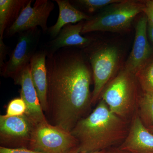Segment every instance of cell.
<instances>
[{"label": "cell", "instance_id": "cell-1", "mask_svg": "<svg viewBox=\"0 0 153 153\" xmlns=\"http://www.w3.org/2000/svg\"><path fill=\"white\" fill-rule=\"evenodd\" d=\"M62 48L46 59L47 111L54 125L71 132L91 104L92 71L82 52Z\"/></svg>", "mask_w": 153, "mask_h": 153}, {"label": "cell", "instance_id": "cell-2", "mask_svg": "<svg viewBox=\"0 0 153 153\" xmlns=\"http://www.w3.org/2000/svg\"><path fill=\"white\" fill-rule=\"evenodd\" d=\"M128 122L111 112L102 100L89 115L81 119L71 131L78 141L74 152L105 150L123 143L128 133Z\"/></svg>", "mask_w": 153, "mask_h": 153}, {"label": "cell", "instance_id": "cell-3", "mask_svg": "<svg viewBox=\"0 0 153 153\" xmlns=\"http://www.w3.org/2000/svg\"><path fill=\"white\" fill-rule=\"evenodd\" d=\"M134 74L124 67L105 88L100 99L113 113L128 121L138 112L140 96Z\"/></svg>", "mask_w": 153, "mask_h": 153}, {"label": "cell", "instance_id": "cell-4", "mask_svg": "<svg viewBox=\"0 0 153 153\" xmlns=\"http://www.w3.org/2000/svg\"><path fill=\"white\" fill-rule=\"evenodd\" d=\"M145 2L121 0L109 5L88 21H84L81 34L97 31L123 33L130 27L133 21L143 13Z\"/></svg>", "mask_w": 153, "mask_h": 153}, {"label": "cell", "instance_id": "cell-5", "mask_svg": "<svg viewBox=\"0 0 153 153\" xmlns=\"http://www.w3.org/2000/svg\"><path fill=\"white\" fill-rule=\"evenodd\" d=\"M93 42L84 50L91 64L94 83L91 104H95L100 99L102 91L117 68L120 57L119 51L116 47H97Z\"/></svg>", "mask_w": 153, "mask_h": 153}, {"label": "cell", "instance_id": "cell-6", "mask_svg": "<svg viewBox=\"0 0 153 153\" xmlns=\"http://www.w3.org/2000/svg\"><path fill=\"white\" fill-rule=\"evenodd\" d=\"M29 144L31 150L42 153H70L78 141L71 132L47 120L34 125Z\"/></svg>", "mask_w": 153, "mask_h": 153}, {"label": "cell", "instance_id": "cell-7", "mask_svg": "<svg viewBox=\"0 0 153 153\" xmlns=\"http://www.w3.org/2000/svg\"><path fill=\"white\" fill-rule=\"evenodd\" d=\"M41 34V30L36 27L18 34L16 46L11 52L8 61L1 69L3 76L14 79L30 65L32 58L38 51Z\"/></svg>", "mask_w": 153, "mask_h": 153}, {"label": "cell", "instance_id": "cell-8", "mask_svg": "<svg viewBox=\"0 0 153 153\" xmlns=\"http://www.w3.org/2000/svg\"><path fill=\"white\" fill-rule=\"evenodd\" d=\"M34 1L30 2L22 10L16 21L5 32L4 37L10 38L16 34L27 30L38 27L41 28L44 33H47V21L55 8V4L49 0H36L34 5L31 7Z\"/></svg>", "mask_w": 153, "mask_h": 153}, {"label": "cell", "instance_id": "cell-9", "mask_svg": "<svg viewBox=\"0 0 153 153\" xmlns=\"http://www.w3.org/2000/svg\"><path fill=\"white\" fill-rule=\"evenodd\" d=\"M148 19L144 13L137 22L133 47L124 67L135 75L149 63L152 49L147 37Z\"/></svg>", "mask_w": 153, "mask_h": 153}, {"label": "cell", "instance_id": "cell-10", "mask_svg": "<svg viewBox=\"0 0 153 153\" xmlns=\"http://www.w3.org/2000/svg\"><path fill=\"white\" fill-rule=\"evenodd\" d=\"M84 21L75 25L69 24L62 28L55 39L44 44L42 47L47 57L55 54L62 48H72L85 49L94 40L91 38L81 36Z\"/></svg>", "mask_w": 153, "mask_h": 153}, {"label": "cell", "instance_id": "cell-11", "mask_svg": "<svg viewBox=\"0 0 153 153\" xmlns=\"http://www.w3.org/2000/svg\"><path fill=\"white\" fill-rule=\"evenodd\" d=\"M15 84L21 85V98L27 106L26 115L34 125L47 121L31 76L29 65L14 79Z\"/></svg>", "mask_w": 153, "mask_h": 153}, {"label": "cell", "instance_id": "cell-12", "mask_svg": "<svg viewBox=\"0 0 153 153\" xmlns=\"http://www.w3.org/2000/svg\"><path fill=\"white\" fill-rule=\"evenodd\" d=\"M119 149L131 153H153V134L144 125L138 112L132 119L128 133Z\"/></svg>", "mask_w": 153, "mask_h": 153}, {"label": "cell", "instance_id": "cell-13", "mask_svg": "<svg viewBox=\"0 0 153 153\" xmlns=\"http://www.w3.org/2000/svg\"><path fill=\"white\" fill-rule=\"evenodd\" d=\"M34 124L25 114L7 117L0 116V134L2 140L9 142L30 141Z\"/></svg>", "mask_w": 153, "mask_h": 153}, {"label": "cell", "instance_id": "cell-14", "mask_svg": "<svg viewBox=\"0 0 153 153\" xmlns=\"http://www.w3.org/2000/svg\"><path fill=\"white\" fill-rule=\"evenodd\" d=\"M47 55L44 50L37 51L30 62V71L32 81L38 94L43 111L48 108L47 90L48 78L46 67Z\"/></svg>", "mask_w": 153, "mask_h": 153}, {"label": "cell", "instance_id": "cell-15", "mask_svg": "<svg viewBox=\"0 0 153 153\" xmlns=\"http://www.w3.org/2000/svg\"><path fill=\"white\" fill-rule=\"evenodd\" d=\"M59 8V16L56 23L48 28L47 33L52 39L58 36L63 27L69 24H74L90 20L92 16L75 8L68 0H54Z\"/></svg>", "mask_w": 153, "mask_h": 153}, {"label": "cell", "instance_id": "cell-16", "mask_svg": "<svg viewBox=\"0 0 153 153\" xmlns=\"http://www.w3.org/2000/svg\"><path fill=\"white\" fill-rule=\"evenodd\" d=\"M30 0H0V39L16 21Z\"/></svg>", "mask_w": 153, "mask_h": 153}, {"label": "cell", "instance_id": "cell-17", "mask_svg": "<svg viewBox=\"0 0 153 153\" xmlns=\"http://www.w3.org/2000/svg\"><path fill=\"white\" fill-rule=\"evenodd\" d=\"M138 113L146 127L153 126V92L143 93L140 96Z\"/></svg>", "mask_w": 153, "mask_h": 153}, {"label": "cell", "instance_id": "cell-18", "mask_svg": "<svg viewBox=\"0 0 153 153\" xmlns=\"http://www.w3.org/2000/svg\"><path fill=\"white\" fill-rule=\"evenodd\" d=\"M135 75L143 93L153 92V61L148 63Z\"/></svg>", "mask_w": 153, "mask_h": 153}, {"label": "cell", "instance_id": "cell-19", "mask_svg": "<svg viewBox=\"0 0 153 153\" xmlns=\"http://www.w3.org/2000/svg\"><path fill=\"white\" fill-rule=\"evenodd\" d=\"M121 0H75L70 1L73 5H76L81 7L89 13H93L106 7L119 2Z\"/></svg>", "mask_w": 153, "mask_h": 153}, {"label": "cell", "instance_id": "cell-20", "mask_svg": "<svg viewBox=\"0 0 153 153\" xmlns=\"http://www.w3.org/2000/svg\"><path fill=\"white\" fill-rule=\"evenodd\" d=\"M27 111V106L22 98L12 100L8 105L7 111L4 115L7 117L24 115Z\"/></svg>", "mask_w": 153, "mask_h": 153}, {"label": "cell", "instance_id": "cell-21", "mask_svg": "<svg viewBox=\"0 0 153 153\" xmlns=\"http://www.w3.org/2000/svg\"><path fill=\"white\" fill-rule=\"evenodd\" d=\"M0 153H42L23 148H10L1 146Z\"/></svg>", "mask_w": 153, "mask_h": 153}, {"label": "cell", "instance_id": "cell-22", "mask_svg": "<svg viewBox=\"0 0 153 153\" xmlns=\"http://www.w3.org/2000/svg\"><path fill=\"white\" fill-rule=\"evenodd\" d=\"M9 47L4 42V40L0 39V68L1 69L4 66V60L7 55L9 54Z\"/></svg>", "mask_w": 153, "mask_h": 153}, {"label": "cell", "instance_id": "cell-23", "mask_svg": "<svg viewBox=\"0 0 153 153\" xmlns=\"http://www.w3.org/2000/svg\"><path fill=\"white\" fill-rule=\"evenodd\" d=\"M143 13L146 16L148 21L153 25V0H148L145 1Z\"/></svg>", "mask_w": 153, "mask_h": 153}, {"label": "cell", "instance_id": "cell-24", "mask_svg": "<svg viewBox=\"0 0 153 153\" xmlns=\"http://www.w3.org/2000/svg\"><path fill=\"white\" fill-rule=\"evenodd\" d=\"M147 34L151 41L153 44V25L148 20Z\"/></svg>", "mask_w": 153, "mask_h": 153}, {"label": "cell", "instance_id": "cell-25", "mask_svg": "<svg viewBox=\"0 0 153 153\" xmlns=\"http://www.w3.org/2000/svg\"><path fill=\"white\" fill-rule=\"evenodd\" d=\"M106 153H131L128 152H126V151L122 150L119 148L117 150L113 151V152H107Z\"/></svg>", "mask_w": 153, "mask_h": 153}, {"label": "cell", "instance_id": "cell-26", "mask_svg": "<svg viewBox=\"0 0 153 153\" xmlns=\"http://www.w3.org/2000/svg\"><path fill=\"white\" fill-rule=\"evenodd\" d=\"M106 152L105 150L100 151V152H90V153H81V152H76L73 151V152H71L70 153H106Z\"/></svg>", "mask_w": 153, "mask_h": 153}, {"label": "cell", "instance_id": "cell-27", "mask_svg": "<svg viewBox=\"0 0 153 153\" xmlns=\"http://www.w3.org/2000/svg\"><path fill=\"white\" fill-rule=\"evenodd\" d=\"M147 128L149 131L153 134V126H151Z\"/></svg>", "mask_w": 153, "mask_h": 153}]
</instances>
